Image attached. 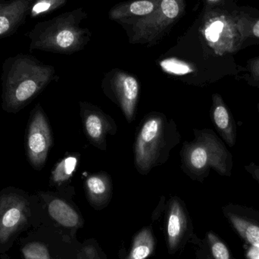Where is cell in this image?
Returning a JSON list of instances; mask_svg holds the SVG:
<instances>
[{
	"label": "cell",
	"instance_id": "obj_1",
	"mask_svg": "<svg viewBox=\"0 0 259 259\" xmlns=\"http://www.w3.org/2000/svg\"><path fill=\"white\" fill-rule=\"evenodd\" d=\"M55 68L28 54L16 55L2 67V109L16 114L27 107L55 79Z\"/></svg>",
	"mask_w": 259,
	"mask_h": 259
},
{
	"label": "cell",
	"instance_id": "obj_2",
	"mask_svg": "<svg viewBox=\"0 0 259 259\" xmlns=\"http://www.w3.org/2000/svg\"><path fill=\"white\" fill-rule=\"evenodd\" d=\"M26 36L30 40V51L68 54L78 50L82 42L81 30L71 13L37 23Z\"/></svg>",
	"mask_w": 259,
	"mask_h": 259
},
{
	"label": "cell",
	"instance_id": "obj_3",
	"mask_svg": "<svg viewBox=\"0 0 259 259\" xmlns=\"http://www.w3.org/2000/svg\"><path fill=\"white\" fill-rule=\"evenodd\" d=\"M249 19L222 9L207 12L201 33L217 54L234 53L248 38Z\"/></svg>",
	"mask_w": 259,
	"mask_h": 259
},
{
	"label": "cell",
	"instance_id": "obj_4",
	"mask_svg": "<svg viewBox=\"0 0 259 259\" xmlns=\"http://www.w3.org/2000/svg\"><path fill=\"white\" fill-rule=\"evenodd\" d=\"M53 139L48 118L39 103L30 112L26 127L24 148L32 168L42 170L47 164Z\"/></svg>",
	"mask_w": 259,
	"mask_h": 259
},
{
	"label": "cell",
	"instance_id": "obj_5",
	"mask_svg": "<svg viewBox=\"0 0 259 259\" xmlns=\"http://www.w3.org/2000/svg\"><path fill=\"white\" fill-rule=\"evenodd\" d=\"M31 197L24 190L8 187L0 191V244L7 243L31 213Z\"/></svg>",
	"mask_w": 259,
	"mask_h": 259
},
{
	"label": "cell",
	"instance_id": "obj_6",
	"mask_svg": "<svg viewBox=\"0 0 259 259\" xmlns=\"http://www.w3.org/2000/svg\"><path fill=\"white\" fill-rule=\"evenodd\" d=\"M165 134L164 118L154 115L145 121L135 143V164L140 173H149L159 161Z\"/></svg>",
	"mask_w": 259,
	"mask_h": 259
},
{
	"label": "cell",
	"instance_id": "obj_7",
	"mask_svg": "<svg viewBox=\"0 0 259 259\" xmlns=\"http://www.w3.org/2000/svg\"><path fill=\"white\" fill-rule=\"evenodd\" d=\"M185 8L184 0H159L152 13L135 23L133 42H151L180 18Z\"/></svg>",
	"mask_w": 259,
	"mask_h": 259
},
{
	"label": "cell",
	"instance_id": "obj_8",
	"mask_svg": "<svg viewBox=\"0 0 259 259\" xmlns=\"http://www.w3.org/2000/svg\"><path fill=\"white\" fill-rule=\"evenodd\" d=\"M225 149L209 135L199 137L187 146L184 155L186 165L194 173L204 172L208 167L225 172Z\"/></svg>",
	"mask_w": 259,
	"mask_h": 259
},
{
	"label": "cell",
	"instance_id": "obj_9",
	"mask_svg": "<svg viewBox=\"0 0 259 259\" xmlns=\"http://www.w3.org/2000/svg\"><path fill=\"white\" fill-rule=\"evenodd\" d=\"M35 0H9L0 4V39L16 33L25 23Z\"/></svg>",
	"mask_w": 259,
	"mask_h": 259
},
{
	"label": "cell",
	"instance_id": "obj_10",
	"mask_svg": "<svg viewBox=\"0 0 259 259\" xmlns=\"http://www.w3.org/2000/svg\"><path fill=\"white\" fill-rule=\"evenodd\" d=\"M137 79L126 73L120 72L113 78V88L119 100L123 112L128 122L134 119L139 95Z\"/></svg>",
	"mask_w": 259,
	"mask_h": 259
},
{
	"label": "cell",
	"instance_id": "obj_11",
	"mask_svg": "<svg viewBox=\"0 0 259 259\" xmlns=\"http://www.w3.org/2000/svg\"><path fill=\"white\" fill-rule=\"evenodd\" d=\"M187 228L185 211L179 201L173 199L169 205L167 222V244L170 252L178 249Z\"/></svg>",
	"mask_w": 259,
	"mask_h": 259
},
{
	"label": "cell",
	"instance_id": "obj_12",
	"mask_svg": "<svg viewBox=\"0 0 259 259\" xmlns=\"http://www.w3.org/2000/svg\"><path fill=\"white\" fill-rule=\"evenodd\" d=\"M39 196L47 202V211L50 217L65 228H76L80 225L78 213L62 199L53 197L48 193L39 192Z\"/></svg>",
	"mask_w": 259,
	"mask_h": 259
},
{
	"label": "cell",
	"instance_id": "obj_13",
	"mask_svg": "<svg viewBox=\"0 0 259 259\" xmlns=\"http://www.w3.org/2000/svg\"><path fill=\"white\" fill-rule=\"evenodd\" d=\"M85 130L88 137L98 147H104L108 133L112 125L103 114L97 111H87L83 116Z\"/></svg>",
	"mask_w": 259,
	"mask_h": 259
},
{
	"label": "cell",
	"instance_id": "obj_14",
	"mask_svg": "<svg viewBox=\"0 0 259 259\" xmlns=\"http://www.w3.org/2000/svg\"><path fill=\"white\" fill-rule=\"evenodd\" d=\"M158 3L159 0H137L117 6L111 10L109 15L114 20H128L134 18L141 19L152 13Z\"/></svg>",
	"mask_w": 259,
	"mask_h": 259
},
{
	"label": "cell",
	"instance_id": "obj_15",
	"mask_svg": "<svg viewBox=\"0 0 259 259\" xmlns=\"http://www.w3.org/2000/svg\"><path fill=\"white\" fill-rule=\"evenodd\" d=\"M85 186L88 199L94 205H104L110 198L112 185L105 174L91 175L87 179Z\"/></svg>",
	"mask_w": 259,
	"mask_h": 259
},
{
	"label": "cell",
	"instance_id": "obj_16",
	"mask_svg": "<svg viewBox=\"0 0 259 259\" xmlns=\"http://www.w3.org/2000/svg\"><path fill=\"white\" fill-rule=\"evenodd\" d=\"M214 98V109H213V119L216 127L222 133L228 144L233 146L234 143V130L231 121L229 112L222 103V100L216 97Z\"/></svg>",
	"mask_w": 259,
	"mask_h": 259
},
{
	"label": "cell",
	"instance_id": "obj_17",
	"mask_svg": "<svg viewBox=\"0 0 259 259\" xmlns=\"http://www.w3.org/2000/svg\"><path fill=\"white\" fill-rule=\"evenodd\" d=\"M228 217L240 237L252 247L259 249V225L232 213H228Z\"/></svg>",
	"mask_w": 259,
	"mask_h": 259
},
{
	"label": "cell",
	"instance_id": "obj_18",
	"mask_svg": "<svg viewBox=\"0 0 259 259\" xmlns=\"http://www.w3.org/2000/svg\"><path fill=\"white\" fill-rule=\"evenodd\" d=\"M155 249V240L149 228H145L136 236L127 259H146Z\"/></svg>",
	"mask_w": 259,
	"mask_h": 259
},
{
	"label": "cell",
	"instance_id": "obj_19",
	"mask_svg": "<svg viewBox=\"0 0 259 259\" xmlns=\"http://www.w3.org/2000/svg\"><path fill=\"white\" fill-rule=\"evenodd\" d=\"M77 158L68 155L62 158L53 167L50 177V185L60 187L66 184L77 167Z\"/></svg>",
	"mask_w": 259,
	"mask_h": 259
},
{
	"label": "cell",
	"instance_id": "obj_20",
	"mask_svg": "<svg viewBox=\"0 0 259 259\" xmlns=\"http://www.w3.org/2000/svg\"><path fill=\"white\" fill-rule=\"evenodd\" d=\"M66 1L67 0H35L32 5L29 15L31 18L44 16L62 7Z\"/></svg>",
	"mask_w": 259,
	"mask_h": 259
},
{
	"label": "cell",
	"instance_id": "obj_21",
	"mask_svg": "<svg viewBox=\"0 0 259 259\" xmlns=\"http://www.w3.org/2000/svg\"><path fill=\"white\" fill-rule=\"evenodd\" d=\"M160 66L165 72L174 75H185L193 71L191 65L175 59H164L160 62Z\"/></svg>",
	"mask_w": 259,
	"mask_h": 259
},
{
	"label": "cell",
	"instance_id": "obj_22",
	"mask_svg": "<svg viewBox=\"0 0 259 259\" xmlns=\"http://www.w3.org/2000/svg\"><path fill=\"white\" fill-rule=\"evenodd\" d=\"M208 241L214 259H233L229 249L215 234L210 232L208 234Z\"/></svg>",
	"mask_w": 259,
	"mask_h": 259
},
{
	"label": "cell",
	"instance_id": "obj_23",
	"mask_svg": "<svg viewBox=\"0 0 259 259\" xmlns=\"http://www.w3.org/2000/svg\"><path fill=\"white\" fill-rule=\"evenodd\" d=\"M24 259H51L48 249L42 243H30L22 249Z\"/></svg>",
	"mask_w": 259,
	"mask_h": 259
},
{
	"label": "cell",
	"instance_id": "obj_24",
	"mask_svg": "<svg viewBox=\"0 0 259 259\" xmlns=\"http://www.w3.org/2000/svg\"><path fill=\"white\" fill-rule=\"evenodd\" d=\"M249 70L250 75L254 81L259 83V57L252 59L249 63Z\"/></svg>",
	"mask_w": 259,
	"mask_h": 259
},
{
	"label": "cell",
	"instance_id": "obj_25",
	"mask_svg": "<svg viewBox=\"0 0 259 259\" xmlns=\"http://www.w3.org/2000/svg\"><path fill=\"white\" fill-rule=\"evenodd\" d=\"M249 36L259 39V18L254 20V21L249 20L248 37H249Z\"/></svg>",
	"mask_w": 259,
	"mask_h": 259
},
{
	"label": "cell",
	"instance_id": "obj_26",
	"mask_svg": "<svg viewBox=\"0 0 259 259\" xmlns=\"http://www.w3.org/2000/svg\"><path fill=\"white\" fill-rule=\"evenodd\" d=\"M78 259H98V257L94 249L87 247L80 252Z\"/></svg>",
	"mask_w": 259,
	"mask_h": 259
},
{
	"label": "cell",
	"instance_id": "obj_27",
	"mask_svg": "<svg viewBox=\"0 0 259 259\" xmlns=\"http://www.w3.org/2000/svg\"><path fill=\"white\" fill-rule=\"evenodd\" d=\"M224 0H205V3L206 6L208 7H213V6H217V5L220 4Z\"/></svg>",
	"mask_w": 259,
	"mask_h": 259
},
{
	"label": "cell",
	"instance_id": "obj_28",
	"mask_svg": "<svg viewBox=\"0 0 259 259\" xmlns=\"http://www.w3.org/2000/svg\"><path fill=\"white\" fill-rule=\"evenodd\" d=\"M5 0H0V4H2V3H4Z\"/></svg>",
	"mask_w": 259,
	"mask_h": 259
}]
</instances>
